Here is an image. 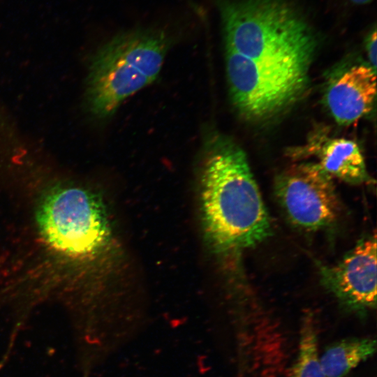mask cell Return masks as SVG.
Returning <instances> with one entry per match:
<instances>
[{"label": "cell", "mask_w": 377, "mask_h": 377, "mask_svg": "<svg viewBox=\"0 0 377 377\" xmlns=\"http://www.w3.org/2000/svg\"><path fill=\"white\" fill-rule=\"evenodd\" d=\"M204 230L218 252H237L271 235L270 218L242 149L229 138L207 134L200 152Z\"/></svg>", "instance_id": "cell-1"}, {"label": "cell", "mask_w": 377, "mask_h": 377, "mask_svg": "<svg viewBox=\"0 0 377 377\" xmlns=\"http://www.w3.org/2000/svg\"><path fill=\"white\" fill-rule=\"evenodd\" d=\"M226 48L268 64L309 71L315 31L285 0H219Z\"/></svg>", "instance_id": "cell-2"}, {"label": "cell", "mask_w": 377, "mask_h": 377, "mask_svg": "<svg viewBox=\"0 0 377 377\" xmlns=\"http://www.w3.org/2000/svg\"><path fill=\"white\" fill-rule=\"evenodd\" d=\"M169 46L163 31L149 29L119 34L101 46L91 59L87 78L90 112L110 117L126 99L152 83Z\"/></svg>", "instance_id": "cell-3"}, {"label": "cell", "mask_w": 377, "mask_h": 377, "mask_svg": "<svg viewBox=\"0 0 377 377\" xmlns=\"http://www.w3.org/2000/svg\"><path fill=\"white\" fill-rule=\"evenodd\" d=\"M36 222L47 246L72 259L97 257L112 240L110 218L99 195L69 182H57L45 190Z\"/></svg>", "instance_id": "cell-4"}, {"label": "cell", "mask_w": 377, "mask_h": 377, "mask_svg": "<svg viewBox=\"0 0 377 377\" xmlns=\"http://www.w3.org/2000/svg\"><path fill=\"white\" fill-rule=\"evenodd\" d=\"M228 83L232 103L250 120H265L284 111L303 94L308 71L256 61L226 48Z\"/></svg>", "instance_id": "cell-5"}, {"label": "cell", "mask_w": 377, "mask_h": 377, "mask_svg": "<svg viewBox=\"0 0 377 377\" xmlns=\"http://www.w3.org/2000/svg\"><path fill=\"white\" fill-rule=\"evenodd\" d=\"M274 193L288 220L302 230H321L338 218L340 202L332 178L318 163L284 170L276 178Z\"/></svg>", "instance_id": "cell-6"}, {"label": "cell", "mask_w": 377, "mask_h": 377, "mask_svg": "<svg viewBox=\"0 0 377 377\" xmlns=\"http://www.w3.org/2000/svg\"><path fill=\"white\" fill-rule=\"evenodd\" d=\"M376 236L360 240L342 260L320 265L323 284L346 309L365 313L376 306Z\"/></svg>", "instance_id": "cell-7"}, {"label": "cell", "mask_w": 377, "mask_h": 377, "mask_svg": "<svg viewBox=\"0 0 377 377\" xmlns=\"http://www.w3.org/2000/svg\"><path fill=\"white\" fill-rule=\"evenodd\" d=\"M376 96V71L370 66L356 65L331 82L325 99L334 120L348 125L372 110Z\"/></svg>", "instance_id": "cell-8"}, {"label": "cell", "mask_w": 377, "mask_h": 377, "mask_svg": "<svg viewBox=\"0 0 377 377\" xmlns=\"http://www.w3.org/2000/svg\"><path fill=\"white\" fill-rule=\"evenodd\" d=\"M306 149L308 154L316 155L318 164L332 178L356 185L373 182L361 149L353 140L320 136L312 140Z\"/></svg>", "instance_id": "cell-9"}, {"label": "cell", "mask_w": 377, "mask_h": 377, "mask_svg": "<svg viewBox=\"0 0 377 377\" xmlns=\"http://www.w3.org/2000/svg\"><path fill=\"white\" fill-rule=\"evenodd\" d=\"M376 350L374 339L350 337L339 340L328 346L320 356L323 372L326 377H344L372 357Z\"/></svg>", "instance_id": "cell-10"}, {"label": "cell", "mask_w": 377, "mask_h": 377, "mask_svg": "<svg viewBox=\"0 0 377 377\" xmlns=\"http://www.w3.org/2000/svg\"><path fill=\"white\" fill-rule=\"evenodd\" d=\"M291 377H326L321 366L317 332L311 315L304 318L301 326L298 355Z\"/></svg>", "instance_id": "cell-11"}, {"label": "cell", "mask_w": 377, "mask_h": 377, "mask_svg": "<svg viewBox=\"0 0 377 377\" xmlns=\"http://www.w3.org/2000/svg\"><path fill=\"white\" fill-rule=\"evenodd\" d=\"M376 27H374L369 30L366 36L364 41V47L366 54L369 59L371 67L376 71V54H377V41H376Z\"/></svg>", "instance_id": "cell-12"}, {"label": "cell", "mask_w": 377, "mask_h": 377, "mask_svg": "<svg viewBox=\"0 0 377 377\" xmlns=\"http://www.w3.org/2000/svg\"><path fill=\"white\" fill-rule=\"evenodd\" d=\"M350 3L355 5H365L370 3L372 0H348Z\"/></svg>", "instance_id": "cell-13"}]
</instances>
